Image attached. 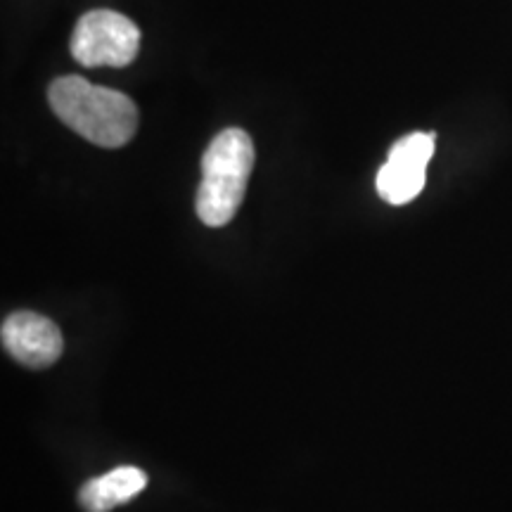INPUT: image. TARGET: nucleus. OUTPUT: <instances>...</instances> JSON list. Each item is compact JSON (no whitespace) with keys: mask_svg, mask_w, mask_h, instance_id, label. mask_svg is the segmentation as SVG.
<instances>
[{"mask_svg":"<svg viewBox=\"0 0 512 512\" xmlns=\"http://www.w3.org/2000/svg\"><path fill=\"white\" fill-rule=\"evenodd\" d=\"M48 100L72 131L107 150L126 145L138 131L136 102L112 88L95 86L83 76L55 79Z\"/></svg>","mask_w":512,"mask_h":512,"instance_id":"f257e3e1","label":"nucleus"},{"mask_svg":"<svg viewBox=\"0 0 512 512\" xmlns=\"http://www.w3.org/2000/svg\"><path fill=\"white\" fill-rule=\"evenodd\" d=\"M254 166V143L242 128H226L211 140L202 157V181L195 209L204 226L221 228L233 221L245 200Z\"/></svg>","mask_w":512,"mask_h":512,"instance_id":"f03ea898","label":"nucleus"},{"mask_svg":"<svg viewBox=\"0 0 512 512\" xmlns=\"http://www.w3.org/2000/svg\"><path fill=\"white\" fill-rule=\"evenodd\" d=\"M69 48L83 67H126L138 55L140 29L119 12L93 10L76 22Z\"/></svg>","mask_w":512,"mask_h":512,"instance_id":"7ed1b4c3","label":"nucleus"},{"mask_svg":"<svg viewBox=\"0 0 512 512\" xmlns=\"http://www.w3.org/2000/svg\"><path fill=\"white\" fill-rule=\"evenodd\" d=\"M0 337H3L5 351L31 370L50 368L64 349L60 328L50 318L34 311L10 313Z\"/></svg>","mask_w":512,"mask_h":512,"instance_id":"20e7f679","label":"nucleus"},{"mask_svg":"<svg viewBox=\"0 0 512 512\" xmlns=\"http://www.w3.org/2000/svg\"><path fill=\"white\" fill-rule=\"evenodd\" d=\"M147 486L145 470L121 465L105 475L88 479L79 491V503L86 512H110L136 498Z\"/></svg>","mask_w":512,"mask_h":512,"instance_id":"39448f33","label":"nucleus"},{"mask_svg":"<svg viewBox=\"0 0 512 512\" xmlns=\"http://www.w3.org/2000/svg\"><path fill=\"white\" fill-rule=\"evenodd\" d=\"M425 185L422 166L401 164L387 159V164L377 171V195L389 204H406L420 195Z\"/></svg>","mask_w":512,"mask_h":512,"instance_id":"423d86ee","label":"nucleus"},{"mask_svg":"<svg viewBox=\"0 0 512 512\" xmlns=\"http://www.w3.org/2000/svg\"><path fill=\"white\" fill-rule=\"evenodd\" d=\"M432 155H434V133H411V136L396 140L392 150H389L387 159L427 169V162H430Z\"/></svg>","mask_w":512,"mask_h":512,"instance_id":"0eeeda50","label":"nucleus"}]
</instances>
